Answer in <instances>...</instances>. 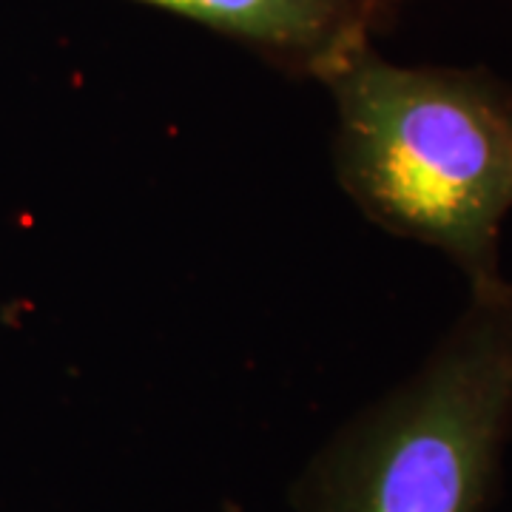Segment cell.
<instances>
[{"mask_svg":"<svg viewBox=\"0 0 512 512\" xmlns=\"http://www.w3.org/2000/svg\"><path fill=\"white\" fill-rule=\"evenodd\" d=\"M333 165L367 220L447 256L470 291L501 282L512 211V86L487 69L396 66L373 46L322 80Z\"/></svg>","mask_w":512,"mask_h":512,"instance_id":"6da1fadb","label":"cell"},{"mask_svg":"<svg viewBox=\"0 0 512 512\" xmlns=\"http://www.w3.org/2000/svg\"><path fill=\"white\" fill-rule=\"evenodd\" d=\"M251 43L293 72L325 80L393 15L399 0H137Z\"/></svg>","mask_w":512,"mask_h":512,"instance_id":"3957f363","label":"cell"},{"mask_svg":"<svg viewBox=\"0 0 512 512\" xmlns=\"http://www.w3.org/2000/svg\"><path fill=\"white\" fill-rule=\"evenodd\" d=\"M512 436V282L470 291L424 365L350 419L293 487L299 512H484Z\"/></svg>","mask_w":512,"mask_h":512,"instance_id":"7a4b0ae2","label":"cell"}]
</instances>
